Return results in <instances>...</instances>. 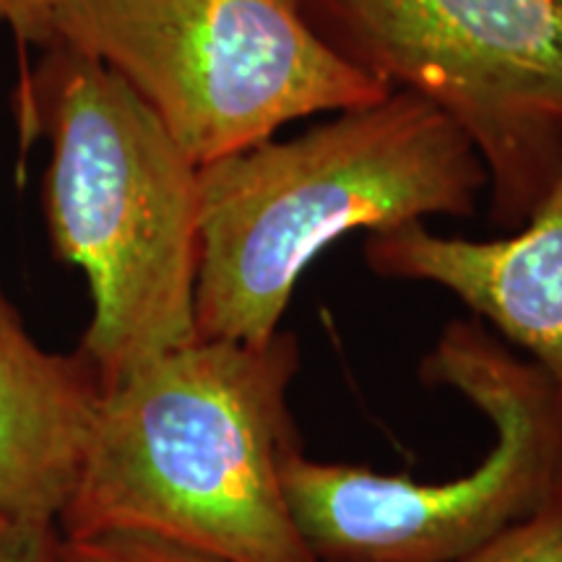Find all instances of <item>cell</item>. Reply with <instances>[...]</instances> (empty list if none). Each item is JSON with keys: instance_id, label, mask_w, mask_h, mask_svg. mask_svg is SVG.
I'll return each instance as SVG.
<instances>
[{"instance_id": "7c38bea8", "label": "cell", "mask_w": 562, "mask_h": 562, "mask_svg": "<svg viewBox=\"0 0 562 562\" xmlns=\"http://www.w3.org/2000/svg\"><path fill=\"white\" fill-rule=\"evenodd\" d=\"M66 0H0V26H5L19 45L47 47L55 45V13Z\"/></svg>"}, {"instance_id": "9c48e42d", "label": "cell", "mask_w": 562, "mask_h": 562, "mask_svg": "<svg viewBox=\"0 0 562 562\" xmlns=\"http://www.w3.org/2000/svg\"><path fill=\"white\" fill-rule=\"evenodd\" d=\"M459 562H562V474L529 516Z\"/></svg>"}, {"instance_id": "3957f363", "label": "cell", "mask_w": 562, "mask_h": 562, "mask_svg": "<svg viewBox=\"0 0 562 562\" xmlns=\"http://www.w3.org/2000/svg\"><path fill=\"white\" fill-rule=\"evenodd\" d=\"M16 110L21 131L50 140L47 232L87 277L81 351L104 391L199 339L201 167L121 76L70 47H47Z\"/></svg>"}, {"instance_id": "5b68a950", "label": "cell", "mask_w": 562, "mask_h": 562, "mask_svg": "<svg viewBox=\"0 0 562 562\" xmlns=\"http://www.w3.org/2000/svg\"><path fill=\"white\" fill-rule=\"evenodd\" d=\"M53 32L121 76L199 167L393 91L344 60L297 0H66Z\"/></svg>"}, {"instance_id": "7a4b0ae2", "label": "cell", "mask_w": 562, "mask_h": 562, "mask_svg": "<svg viewBox=\"0 0 562 562\" xmlns=\"http://www.w3.org/2000/svg\"><path fill=\"white\" fill-rule=\"evenodd\" d=\"M199 339L266 341L302 273L341 237L474 216L487 167L472 138L414 91L331 112L199 170Z\"/></svg>"}, {"instance_id": "30bf717a", "label": "cell", "mask_w": 562, "mask_h": 562, "mask_svg": "<svg viewBox=\"0 0 562 562\" xmlns=\"http://www.w3.org/2000/svg\"><path fill=\"white\" fill-rule=\"evenodd\" d=\"M70 562H227L149 533L110 531L87 539H63Z\"/></svg>"}, {"instance_id": "ba28073f", "label": "cell", "mask_w": 562, "mask_h": 562, "mask_svg": "<svg viewBox=\"0 0 562 562\" xmlns=\"http://www.w3.org/2000/svg\"><path fill=\"white\" fill-rule=\"evenodd\" d=\"M100 398L89 357L42 347L0 284V521H58Z\"/></svg>"}, {"instance_id": "277c9868", "label": "cell", "mask_w": 562, "mask_h": 562, "mask_svg": "<svg viewBox=\"0 0 562 562\" xmlns=\"http://www.w3.org/2000/svg\"><path fill=\"white\" fill-rule=\"evenodd\" d=\"M419 378L461 393L495 427L472 472L417 482L294 451L284 492L321 562H459L529 516L562 474V393L476 318H456Z\"/></svg>"}, {"instance_id": "8fae6325", "label": "cell", "mask_w": 562, "mask_h": 562, "mask_svg": "<svg viewBox=\"0 0 562 562\" xmlns=\"http://www.w3.org/2000/svg\"><path fill=\"white\" fill-rule=\"evenodd\" d=\"M0 562H70L55 521H0Z\"/></svg>"}, {"instance_id": "8992f818", "label": "cell", "mask_w": 562, "mask_h": 562, "mask_svg": "<svg viewBox=\"0 0 562 562\" xmlns=\"http://www.w3.org/2000/svg\"><path fill=\"white\" fill-rule=\"evenodd\" d=\"M344 60L472 138L490 216L518 229L562 161V0H297Z\"/></svg>"}, {"instance_id": "52a82bcc", "label": "cell", "mask_w": 562, "mask_h": 562, "mask_svg": "<svg viewBox=\"0 0 562 562\" xmlns=\"http://www.w3.org/2000/svg\"><path fill=\"white\" fill-rule=\"evenodd\" d=\"M364 263L375 277L451 292L562 393V161L529 220L508 237L467 240L412 222L364 237Z\"/></svg>"}, {"instance_id": "6da1fadb", "label": "cell", "mask_w": 562, "mask_h": 562, "mask_svg": "<svg viewBox=\"0 0 562 562\" xmlns=\"http://www.w3.org/2000/svg\"><path fill=\"white\" fill-rule=\"evenodd\" d=\"M300 339H195L102 391L63 539L149 533L227 562H321L294 521Z\"/></svg>"}]
</instances>
